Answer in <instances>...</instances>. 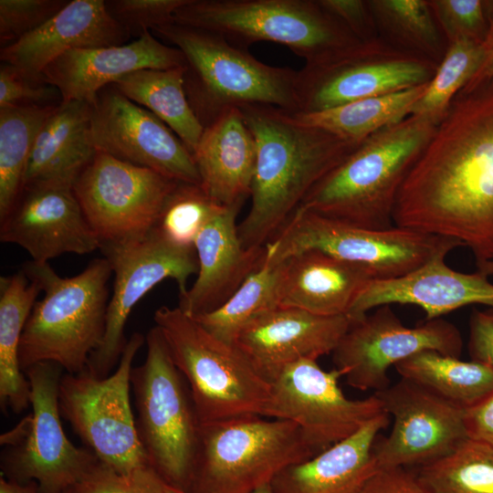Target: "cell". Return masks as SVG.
<instances>
[{"mask_svg": "<svg viewBox=\"0 0 493 493\" xmlns=\"http://www.w3.org/2000/svg\"><path fill=\"white\" fill-rule=\"evenodd\" d=\"M184 74V67L144 68L123 76L113 85L125 97L164 122L193 154L204 127L187 100Z\"/></svg>", "mask_w": 493, "mask_h": 493, "instance_id": "obj_32", "label": "cell"}, {"mask_svg": "<svg viewBox=\"0 0 493 493\" xmlns=\"http://www.w3.org/2000/svg\"><path fill=\"white\" fill-rule=\"evenodd\" d=\"M178 183L97 152L73 188L101 245L135 240L149 234Z\"/></svg>", "mask_w": 493, "mask_h": 493, "instance_id": "obj_16", "label": "cell"}, {"mask_svg": "<svg viewBox=\"0 0 493 493\" xmlns=\"http://www.w3.org/2000/svg\"><path fill=\"white\" fill-rule=\"evenodd\" d=\"M64 493H76L73 488L66 490Z\"/></svg>", "mask_w": 493, "mask_h": 493, "instance_id": "obj_54", "label": "cell"}, {"mask_svg": "<svg viewBox=\"0 0 493 493\" xmlns=\"http://www.w3.org/2000/svg\"><path fill=\"white\" fill-rule=\"evenodd\" d=\"M163 483L151 466L121 475L98 460L73 489L76 493H162Z\"/></svg>", "mask_w": 493, "mask_h": 493, "instance_id": "obj_41", "label": "cell"}, {"mask_svg": "<svg viewBox=\"0 0 493 493\" xmlns=\"http://www.w3.org/2000/svg\"><path fill=\"white\" fill-rule=\"evenodd\" d=\"M90 136L98 152L176 182L201 184L194 156L181 139L113 84L102 89L91 105Z\"/></svg>", "mask_w": 493, "mask_h": 493, "instance_id": "obj_19", "label": "cell"}, {"mask_svg": "<svg viewBox=\"0 0 493 493\" xmlns=\"http://www.w3.org/2000/svg\"><path fill=\"white\" fill-rule=\"evenodd\" d=\"M145 342V361L131 373L139 439L159 477L189 492L200 423L187 383L156 326L149 330Z\"/></svg>", "mask_w": 493, "mask_h": 493, "instance_id": "obj_8", "label": "cell"}, {"mask_svg": "<svg viewBox=\"0 0 493 493\" xmlns=\"http://www.w3.org/2000/svg\"><path fill=\"white\" fill-rule=\"evenodd\" d=\"M184 65L178 48L146 31L123 45L69 50L46 67L41 79L59 91L62 101L81 100L92 105L102 89L127 74Z\"/></svg>", "mask_w": 493, "mask_h": 493, "instance_id": "obj_22", "label": "cell"}, {"mask_svg": "<svg viewBox=\"0 0 493 493\" xmlns=\"http://www.w3.org/2000/svg\"><path fill=\"white\" fill-rule=\"evenodd\" d=\"M152 32L183 53L185 94L204 129L231 108L267 105L298 111V70L265 64L203 29L172 23Z\"/></svg>", "mask_w": 493, "mask_h": 493, "instance_id": "obj_5", "label": "cell"}, {"mask_svg": "<svg viewBox=\"0 0 493 493\" xmlns=\"http://www.w3.org/2000/svg\"><path fill=\"white\" fill-rule=\"evenodd\" d=\"M62 101L59 91L43 80L27 77L16 68L0 67V108L11 106H48Z\"/></svg>", "mask_w": 493, "mask_h": 493, "instance_id": "obj_44", "label": "cell"}, {"mask_svg": "<svg viewBox=\"0 0 493 493\" xmlns=\"http://www.w3.org/2000/svg\"><path fill=\"white\" fill-rule=\"evenodd\" d=\"M461 242L393 226L370 229L298 208L265 246L263 266L320 250L367 268L374 279L402 277Z\"/></svg>", "mask_w": 493, "mask_h": 493, "instance_id": "obj_10", "label": "cell"}, {"mask_svg": "<svg viewBox=\"0 0 493 493\" xmlns=\"http://www.w3.org/2000/svg\"><path fill=\"white\" fill-rule=\"evenodd\" d=\"M462 347L461 334L451 322L437 318L406 327L391 305H383L352 321L331 354L350 386L377 393L391 385L392 366L424 351L459 358Z\"/></svg>", "mask_w": 493, "mask_h": 493, "instance_id": "obj_17", "label": "cell"}, {"mask_svg": "<svg viewBox=\"0 0 493 493\" xmlns=\"http://www.w3.org/2000/svg\"><path fill=\"white\" fill-rule=\"evenodd\" d=\"M342 372L325 371L315 360L284 367L270 383L265 417L294 423L317 455L357 433L384 412L378 396L352 400L339 385Z\"/></svg>", "mask_w": 493, "mask_h": 493, "instance_id": "obj_15", "label": "cell"}, {"mask_svg": "<svg viewBox=\"0 0 493 493\" xmlns=\"http://www.w3.org/2000/svg\"><path fill=\"white\" fill-rule=\"evenodd\" d=\"M415 475L425 493H493V446L468 438Z\"/></svg>", "mask_w": 493, "mask_h": 493, "instance_id": "obj_37", "label": "cell"}, {"mask_svg": "<svg viewBox=\"0 0 493 493\" xmlns=\"http://www.w3.org/2000/svg\"><path fill=\"white\" fill-rule=\"evenodd\" d=\"M90 115L91 105L86 101H61L56 106L36 137L23 188L46 182L74 184L97 152Z\"/></svg>", "mask_w": 493, "mask_h": 493, "instance_id": "obj_29", "label": "cell"}, {"mask_svg": "<svg viewBox=\"0 0 493 493\" xmlns=\"http://www.w3.org/2000/svg\"><path fill=\"white\" fill-rule=\"evenodd\" d=\"M41 288L21 270L0 278V404L20 414L30 405V383L18 350L22 333Z\"/></svg>", "mask_w": 493, "mask_h": 493, "instance_id": "obj_30", "label": "cell"}, {"mask_svg": "<svg viewBox=\"0 0 493 493\" xmlns=\"http://www.w3.org/2000/svg\"><path fill=\"white\" fill-rule=\"evenodd\" d=\"M379 37L437 64L447 48L428 0H368Z\"/></svg>", "mask_w": 493, "mask_h": 493, "instance_id": "obj_34", "label": "cell"}, {"mask_svg": "<svg viewBox=\"0 0 493 493\" xmlns=\"http://www.w3.org/2000/svg\"><path fill=\"white\" fill-rule=\"evenodd\" d=\"M435 21L446 41L483 43L488 23L483 0H428Z\"/></svg>", "mask_w": 493, "mask_h": 493, "instance_id": "obj_40", "label": "cell"}, {"mask_svg": "<svg viewBox=\"0 0 493 493\" xmlns=\"http://www.w3.org/2000/svg\"><path fill=\"white\" fill-rule=\"evenodd\" d=\"M0 493H38V485L36 481L21 484L1 476Z\"/></svg>", "mask_w": 493, "mask_h": 493, "instance_id": "obj_50", "label": "cell"}, {"mask_svg": "<svg viewBox=\"0 0 493 493\" xmlns=\"http://www.w3.org/2000/svg\"><path fill=\"white\" fill-rule=\"evenodd\" d=\"M393 226L457 240L493 260V84L463 88L406 176Z\"/></svg>", "mask_w": 493, "mask_h": 493, "instance_id": "obj_1", "label": "cell"}, {"mask_svg": "<svg viewBox=\"0 0 493 493\" xmlns=\"http://www.w3.org/2000/svg\"><path fill=\"white\" fill-rule=\"evenodd\" d=\"M316 454L292 422L246 415L202 424L190 493H253Z\"/></svg>", "mask_w": 493, "mask_h": 493, "instance_id": "obj_9", "label": "cell"}, {"mask_svg": "<svg viewBox=\"0 0 493 493\" xmlns=\"http://www.w3.org/2000/svg\"><path fill=\"white\" fill-rule=\"evenodd\" d=\"M238 109L257 147L250 207L238 225V236L246 248H262L315 184L360 143L299 124L288 111L276 107Z\"/></svg>", "mask_w": 493, "mask_h": 493, "instance_id": "obj_2", "label": "cell"}, {"mask_svg": "<svg viewBox=\"0 0 493 493\" xmlns=\"http://www.w3.org/2000/svg\"><path fill=\"white\" fill-rule=\"evenodd\" d=\"M100 249L114 274L113 293L102 341L85 368L94 376L105 378L119 363L127 344L124 329L133 307L166 278L176 282L179 297L183 296L188 279L198 272V260L194 247L176 246L153 228L142 238L101 244Z\"/></svg>", "mask_w": 493, "mask_h": 493, "instance_id": "obj_14", "label": "cell"}, {"mask_svg": "<svg viewBox=\"0 0 493 493\" xmlns=\"http://www.w3.org/2000/svg\"><path fill=\"white\" fill-rule=\"evenodd\" d=\"M174 23L217 34L247 49L256 42H273L305 59L323 63L359 40L319 0H188Z\"/></svg>", "mask_w": 493, "mask_h": 493, "instance_id": "obj_6", "label": "cell"}, {"mask_svg": "<svg viewBox=\"0 0 493 493\" xmlns=\"http://www.w3.org/2000/svg\"><path fill=\"white\" fill-rule=\"evenodd\" d=\"M489 313H490V314L492 315V317H493V311H492V312H489Z\"/></svg>", "mask_w": 493, "mask_h": 493, "instance_id": "obj_55", "label": "cell"}, {"mask_svg": "<svg viewBox=\"0 0 493 493\" xmlns=\"http://www.w3.org/2000/svg\"><path fill=\"white\" fill-rule=\"evenodd\" d=\"M488 30L484 45L483 62L475 76L464 88H474L485 84H493V0H485Z\"/></svg>", "mask_w": 493, "mask_h": 493, "instance_id": "obj_49", "label": "cell"}, {"mask_svg": "<svg viewBox=\"0 0 493 493\" xmlns=\"http://www.w3.org/2000/svg\"><path fill=\"white\" fill-rule=\"evenodd\" d=\"M446 256L441 253L402 277L372 279L355 299L348 316L356 321L372 309L392 304L418 306L426 320L473 304L493 309V284L488 277L452 269L446 264Z\"/></svg>", "mask_w": 493, "mask_h": 493, "instance_id": "obj_23", "label": "cell"}, {"mask_svg": "<svg viewBox=\"0 0 493 493\" xmlns=\"http://www.w3.org/2000/svg\"><path fill=\"white\" fill-rule=\"evenodd\" d=\"M477 272L486 276V277H489V276H493V260L491 261H486V262H482V263H477Z\"/></svg>", "mask_w": 493, "mask_h": 493, "instance_id": "obj_51", "label": "cell"}, {"mask_svg": "<svg viewBox=\"0 0 493 493\" xmlns=\"http://www.w3.org/2000/svg\"><path fill=\"white\" fill-rule=\"evenodd\" d=\"M390 423L384 411L347 439L288 466L271 481L273 493H360L377 469L372 448Z\"/></svg>", "mask_w": 493, "mask_h": 493, "instance_id": "obj_28", "label": "cell"}, {"mask_svg": "<svg viewBox=\"0 0 493 493\" xmlns=\"http://www.w3.org/2000/svg\"><path fill=\"white\" fill-rule=\"evenodd\" d=\"M222 206L200 185L179 182L167 197L153 229L176 246L194 247L203 227Z\"/></svg>", "mask_w": 493, "mask_h": 493, "instance_id": "obj_39", "label": "cell"}, {"mask_svg": "<svg viewBox=\"0 0 493 493\" xmlns=\"http://www.w3.org/2000/svg\"><path fill=\"white\" fill-rule=\"evenodd\" d=\"M130 37L104 0H73L39 28L3 47L0 58L42 80L46 67L69 50L123 45Z\"/></svg>", "mask_w": 493, "mask_h": 493, "instance_id": "obj_25", "label": "cell"}, {"mask_svg": "<svg viewBox=\"0 0 493 493\" xmlns=\"http://www.w3.org/2000/svg\"><path fill=\"white\" fill-rule=\"evenodd\" d=\"M427 84L319 111L288 112L299 124L325 131L344 141L359 144L380 130L408 117Z\"/></svg>", "mask_w": 493, "mask_h": 493, "instance_id": "obj_31", "label": "cell"}, {"mask_svg": "<svg viewBox=\"0 0 493 493\" xmlns=\"http://www.w3.org/2000/svg\"><path fill=\"white\" fill-rule=\"evenodd\" d=\"M73 186L61 182L25 186L0 219L1 242L21 246L38 263L67 253L85 255L100 249V242Z\"/></svg>", "mask_w": 493, "mask_h": 493, "instance_id": "obj_20", "label": "cell"}, {"mask_svg": "<svg viewBox=\"0 0 493 493\" xmlns=\"http://www.w3.org/2000/svg\"><path fill=\"white\" fill-rule=\"evenodd\" d=\"M69 1L0 0V40L4 47L35 31Z\"/></svg>", "mask_w": 493, "mask_h": 493, "instance_id": "obj_43", "label": "cell"}, {"mask_svg": "<svg viewBox=\"0 0 493 493\" xmlns=\"http://www.w3.org/2000/svg\"><path fill=\"white\" fill-rule=\"evenodd\" d=\"M188 0H110L105 1L110 15L131 36L174 23V14Z\"/></svg>", "mask_w": 493, "mask_h": 493, "instance_id": "obj_42", "label": "cell"}, {"mask_svg": "<svg viewBox=\"0 0 493 493\" xmlns=\"http://www.w3.org/2000/svg\"><path fill=\"white\" fill-rule=\"evenodd\" d=\"M393 418L390 434L373 445L377 468L421 467L436 461L468 439L466 408L401 378L373 393Z\"/></svg>", "mask_w": 493, "mask_h": 493, "instance_id": "obj_18", "label": "cell"}, {"mask_svg": "<svg viewBox=\"0 0 493 493\" xmlns=\"http://www.w3.org/2000/svg\"><path fill=\"white\" fill-rule=\"evenodd\" d=\"M22 271L44 292L26 322L18 359L22 372L40 362H53L65 372L85 369L100 345L112 274L105 257L96 258L79 274L61 278L48 263L28 261Z\"/></svg>", "mask_w": 493, "mask_h": 493, "instance_id": "obj_4", "label": "cell"}, {"mask_svg": "<svg viewBox=\"0 0 493 493\" xmlns=\"http://www.w3.org/2000/svg\"><path fill=\"white\" fill-rule=\"evenodd\" d=\"M193 156L200 186L215 203L242 206L250 197L257 147L238 108L226 110L204 129Z\"/></svg>", "mask_w": 493, "mask_h": 493, "instance_id": "obj_26", "label": "cell"}, {"mask_svg": "<svg viewBox=\"0 0 493 493\" xmlns=\"http://www.w3.org/2000/svg\"><path fill=\"white\" fill-rule=\"evenodd\" d=\"M279 307L323 316L348 315L372 274L364 267L320 250H308L282 262Z\"/></svg>", "mask_w": 493, "mask_h": 493, "instance_id": "obj_27", "label": "cell"}, {"mask_svg": "<svg viewBox=\"0 0 493 493\" xmlns=\"http://www.w3.org/2000/svg\"><path fill=\"white\" fill-rule=\"evenodd\" d=\"M162 493H190V492L174 488L164 482L163 486Z\"/></svg>", "mask_w": 493, "mask_h": 493, "instance_id": "obj_52", "label": "cell"}, {"mask_svg": "<svg viewBox=\"0 0 493 493\" xmlns=\"http://www.w3.org/2000/svg\"><path fill=\"white\" fill-rule=\"evenodd\" d=\"M465 419L468 438L493 446V393L466 408Z\"/></svg>", "mask_w": 493, "mask_h": 493, "instance_id": "obj_48", "label": "cell"}, {"mask_svg": "<svg viewBox=\"0 0 493 493\" xmlns=\"http://www.w3.org/2000/svg\"><path fill=\"white\" fill-rule=\"evenodd\" d=\"M438 64L382 37L362 41L318 65L298 70L297 112H314L425 85Z\"/></svg>", "mask_w": 493, "mask_h": 493, "instance_id": "obj_13", "label": "cell"}, {"mask_svg": "<svg viewBox=\"0 0 493 493\" xmlns=\"http://www.w3.org/2000/svg\"><path fill=\"white\" fill-rule=\"evenodd\" d=\"M483 43L457 40L448 44L433 79L410 115L425 118L438 125L455 97L479 69L484 58Z\"/></svg>", "mask_w": 493, "mask_h": 493, "instance_id": "obj_38", "label": "cell"}, {"mask_svg": "<svg viewBox=\"0 0 493 493\" xmlns=\"http://www.w3.org/2000/svg\"><path fill=\"white\" fill-rule=\"evenodd\" d=\"M283 264L262 266L218 309L193 317L216 338L234 344L254 320L279 307Z\"/></svg>", "mask_w": 493, "mask_h": 493, "instance_id": "obj_36", "label": "cell"}, {"mask_svg": "<svg viewBox=\"0 0 493 493\" xmlns=\"http://www.w3.org/2000/svg\"><path fill=\"white\" fill-rule=\"evenodd\" d=\"M436 126L409 115L373 133L317 183L298 208L370 229L393 226L399 191Z\"/></svg>", "mask_w": 493, "mask_h": 493, "instance_id": "obj_3", "label": "cell"}, {"mask_svg": "<svg viewBox=\"0 0 493 493\" xmlns=\"http://www.w3.org/2000/svg\"><path fill=\"white\" fill-rule=\"evenodd\" d=\"M320 5L337 17L359 40L379 37L368 0H319Z\"/></svg>", "mask_w": 493, "mask_h": 493, "instance_id": "obj_45", "label": "cell"}, {"mask_svg": "<svg viewBox=\"0 0 493 493\" xmlns=\"http://www.w3.org/2000/svg\"><path fill=\"white\" fill-rule=\"evenodd\" d=\"M153 320L187 383L200 425L265 416L270 383L235 344L216 338L178 307H160Z\"/></svg>", "mask_w": 493, "mask_h": 493, "instance_id": "obj_7", "label": "cell"}, {"mask_svg": "<svg viewBox=\"0 0 493 493\" xmlns=\"http://www.w3.org/2000/svg\"><path fill=\"white\" fill-rule=\"evenodd\" d=\"M253 493H273L270 484H266L257 488Z\"/></svg>", "mask_w": 493, "mask_h": 493, "instance_id": "obj_53", "label": "cell"}, {"mask_svg": "<svg viewBox=\"0 0 493 493\" xmlns=\"http://www.w3.org/2000/svg\"><path fill=\"white\" fill-rule=\"evenodd\" d=\"M56 106L0 108V219L22 191L36 137Z\"/></svg>", "mask_w": 493, "mask_h": 493, "instance_id": "obj_35", "label": "cell"}, {"mask_svg": "<svg viewBox=\"0 0 493 493\" xmlns=\"http://www.w3.org/2000/svg\"><path fill=\"white\" fill-rule=\"evenodd\" d=\"M144 341L134 332L108 377L98 378L85 368L64 372L59 383L61 417L100 462L121 475L150 466L130 402L132 362Z\"/></svg>", "mask_w": 493, "mask_h": 493, "instance_id": "obj_12", "label": "cell"}, {"mask_svg": "<svg viewBox=\"0 0 493 493\" xmlns=\"http://www.w3.org/2000/svg\"><path fill=\"white\" fill-rule=\"evenodd\" d=\"M401 376L461 407H470L493 393V369L475 361L435 351L418 352L394 366Z\"/></svg>", "mask_w": 493, "mask_h": 493, "instance_id": "obj_33", "label": "cell"}, {"mask_svg": "<svg viewBox=\"0 0 493 493\" xmlns=\"http://www.w3.org/2000/svg\"><path fill=\"white\" fill-rule=\"evenodd\" d=\"M468 347L472 361L493 369V317L489 312L472 313Z\"/></svg>", "mask_w": 493, "mask_h": 493, "instance_id": "obj_47", "label": "cell"}, {"mask_svg": "<svg viewBox=\"0 0 493 493\" xmlns=\"http://www.w3.org/2000/svg\"><path fill=\"white\" fill-rule=\"evenodd\" d=\"M360 493H425L415 473L406 467L377 468Z\"/></svg>", "mask_w": 493, "mask_h": 493, "instance_id": "obj_46", "label": "cell"}, {"mask_svg": "<svg viewBox=\"0 0 493 493\" xmlns=\"http://www.w3.org/2000/svg\"><path fill=\"white\" fill-rule=\"evenodd\" d=\"M53 362L37 363L24 372L30 383L32 411L0 443L1 476L25 484L36 481L38 493H64L73 488L98 462L88 448L67 437L58 404L65 372Z\"/></svg>", "mask_w": 493, "mask_h": 493, "instance_id": "obj_11", "label": "cell"}, {"mask_svg": "<svg viewBox=\"0 0 493 493\" xmlns=\"http://www.w3.org/2000/svg\"><path fill=\"white\" fill-rule=\"evenodd\" d=\"M351 322L348 315L323 316L278 307L244 328L234 344L270 382L288 364L332 353Z\"/></svg>", "mask_w": 493, "mask_h": 493, "instance_id": "obj_21", "label": "cell"}, {"mask_svg": "<svg viewBox=\"0 0 493 493\" xmlns=\"http://www.w3.org/2000/svg\"><path fill=\"white\" fill-rule=\"evenodd\" d=\"M241 207L222 206L194 241L197 277L179 297L178 306L190 317L218 309L264 264L265 247L246 248L240 241L236 216Z\"/></svg>", "mask_w": 493, "mask_h": 493, "instance_id": "obj_24", "label": "cell"}]
</instances>
